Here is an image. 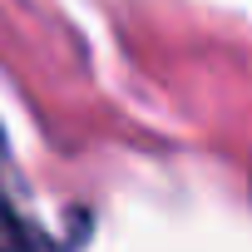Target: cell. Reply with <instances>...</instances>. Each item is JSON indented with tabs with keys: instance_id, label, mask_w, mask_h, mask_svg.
I'll list each match as a JSON object with an SVG mask.
<instances>
[{
	"instance_id": "6da1fadb",
	"label": "cell",
	"mask_w": 252,
	"mask_h": 252,
	"mask_svg": "<svg viewBox=\"0 0 252 252\" xmlns=\"http://www.w3.org/2000/svg\"><path fill=\"white\" fill-rule=\"evenodd\" d=\"M0 252H50V242L0 198Z\"/></svg>"
}]
</instances>
